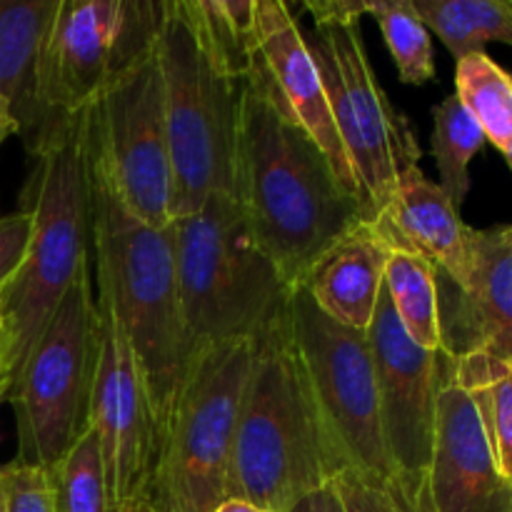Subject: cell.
<instances>
[{
  "instance_id": "1",
  "label": "cell",
  "mask_w": 512,
  "mask_h": 512,
  "mask_svg": "<svg viewBox=\"0 0 512 512\" xmlns=\"http://www.w3.org/2000/svg\"><path fill=\"white\" fill-rule=\"evenodd\" d=\"M230 195L250 238L290 288L365 220L323 150L278 103L260 60L240 85Z\"/></svg>"
},
{
  "instance_id": "2",
  "label": "cell",
  "mask_w": 512,
  "mask_h": 512,
  "mask_svg": "<svg viewBox=\"0 0 512 512\" xmlns=\"http://www.w3.org/2000/svg\"><path fill=\"white\" fill-rule=\"evenodd\" d=\"M335 478L313 390L290 325V303L253 338L240 403L228 500L290 512Z\"/></svg>"
},
{
  "instance_id": "3",
  "label": "cell",
  "mask_w": 512,
  "mask_h": 512,
  "mask_svg": "<svg viewBox=\"0 0 512 512\" xmlns=\"http://www.w3.org/2000/svg\"><path fill=\"white\" fill-rule=\"evenodd\" d=\"M88 125L90 108L68 115L30 155L35 163L20 208L30 215L28 250L18 273L0 290L10 388L50 315L90 265Z\"/></svg>"
},
{
  "instance_id": "4",
  "label": "cell",
  "mask_w": 512,
  "mask_h": 512,
  "mask_svg": "<svg viewBox=\"0 0 512 512\" xmlns=\"http://www.w3.org/2000/svg\"><path fill=\"white\" fill-rule=\"evenodd\" d=\"M90 268L98 308L108 310L128 338L153 400L165 418L180 373V305L173 233L153 228L125 205L95 155L88 125Z\"/></svg>"
},
{
  "instance_id": "5",
  "label": "cell",
  "mask_w": 512,
  "mask_h": 512,
  "mask_svg": "<svg viewBox=\"0 0 512 512\" xmlns=\"http://www.w3.org/2000/svg\"><path fill=\"white\" fill-rule=\"evenodd\" d=\"M180 305V368L205 348L253 340L290 303L275 265L250 238L230 193L170 223ZM180 375V373H178Z\"/></svg>"
},
{
  "instance_id": "6",
  "label": "cell",
  "mask_w": 512,
  "mask_h": 512,
  "mask_svg": "<svg viewBox=\"0 0 512 512\" xmlns=\"http://www.w3.org/2000/svg\"><path fill=\"white\" fill-rule=\"evenodd\" d=\"M253 365V340L205 348L180 368L160 423L148 490L155 512H215L228 500L240 403Z\"/></svg>"
},
{
  "instance_id": "7",
  "label": "cell",
  "mask_w": 512,
  "mask_h": 512,
  "mask_svg": "<svg viewBox=\"0 0 512 512\" xmlns=\"http://www.w3.org/2000/svg\"><path fill=\"white\" fill-rule=\"evenodd\" d=\"M155 53L163 78L175 220L198 210L210 195L230 193L243 83L213 63L183 0H165Z\"/></svg>"
},
{
  "instance_id": "8",
  "label": "cell",
  "mask_w": 512,
  "mask_h": 512,
  "mask_svg": "<svg viewBox=\"0 0 512 512\" xmlns=\"http://www.w3.org/2000/svg\"><path fill=\"white\" fill-rule=\"evenodd\" d=\"M100 355L93 268L85 265L50 315L8 398L18 425L15 463L50 470L90 428Z\"/></svg>"
},
{
  "instance_id": "9",
  "label": "cell",
  "mask_w": 512,
  "mask_h": 512,
  "mask_svg": "<svg viewBox=\"0 0 512 512\" xmlns=\"http://www.w3.org/2000/svg\"><path fill=\"white\" fill-rule=\"evenodd\" d=\"M290 325L313 390L335 475L350 470L398 488L380 425V395L368 330L335 323L305 288L290 293Z\"/></svg>"
},
{
  "instance_id": "10",
  "label": "cell",
  "mask_w": 512,
  "mask_h": 512,
  "mask_svg": "<svg viewBox=\"0 0 512 512\" xmlns=\"http://www.w3.org/2000/svg\"><path fill=\"white\" fill-rule=\"evenodd\" d=\"M305 40L323 73L330 113L358 183L363 218L373 223L393 198L400 175L418 165V135L380 88L360 23L318 28Z\"/></svg>"
},
{
  "instance_id": "11",
  "label": "cell",
  "mask_w": 512,
  "mask_h": 512,
  "mask_svg": "<svg viewBox=\"0 0 512 512\" xmlns=\"http://www.w3.org/2000/svg\"><path fill=\"white\" fill-rule=\"evenodd\" d=\"M163 3L153 0H60L43 63V133L90 108L158 48Z\"/></svg>"
},
{
  "instance_id": "12",
  "label": "cell",
  "mask_w": 512,
  "mask_h": 512,
  "mask_svg": "<svg viewBox=\"0 0 512 512\" xmlns=\"http://www.w3.org/2000/svg\"><path fill=\"white\" fill-rule=\"evenodd\" d=\"M90 143L125 205L153 228H168L175 188L158 53L90 105Z\"/></svg>"
},
{
  "instance_id": "13",
  "label": "cell",
  "mask_w": 512,
  "mask_h": 512,
  "mask_svg": "<svg viewBox=\"0 0 512 512\" xmlns=\"http://www.w3.org/2000/svg\"><path fill=\"white\" fill-rule=\"evenodd\" d=\"M368 338L378 375L380 425L398 488L415 512H435L428 473L445 355L440 350L420 348L408 338L385 285Z\"/></svg>"
},
{
  "instance_id": "14",
  "label": "cell",
  "mask_w": 512,
  "mask_h": 512,
  "mask_svg": "<svg viewBox=\"0 0 512 512\" xmlns=\"http://www.w3.org/2000/svg\"><path fill=\"white\" fill-rule=\"evenodd\" d=\"M100 313V355L90 425L100 440L113 512L148 503L158 455V418L143 368L108 310Z\"/></svg>"
},
{
  "instance_id": "15",
  "label": "cell",
  "mask_w": 512,
  "mask_h": 512,
  "mask_svg": "<svg viewBox=\"0 0 512 512\" xmlns=\"http://www.w3.org/2000/svg\"><path fill=\"white\" fill-rule=\"evenodd\" d=\"M440 353L512 360V223L473 230L463 288L438 273Z\"/></svg>"
},
{
  "instance_id": "16",
  "label": "cell",
  "mask_w": 512,
  "mask_h": 512,
  "mask_svg": "<svg viewBox=\"0 0 512 512\" xmlns=\"http://www.w3.org/2000/svg\"><path fill=\"white\" fill-rule=\"evenodd\" d=\"M435 512H512V485L500 475L483 420L445 358L435 410V443L428 473Z\"/></svg>"
},
{
  "instance_id": "17",
  "label": "cell",
  "mask_w": 512,
  "mask_h": 512,
  "mask_svg": "<svg viewBox=\"0 0 512 512\" xmlns=\"http://www.w3.org/2000/svg\"><path fill=\"white\" fill-rule=\"evenodd\" d=\"M255 40H258L260 63L268 73L278 103L315 140V145L333 165L340 183L360 200L353 168L330 113L323 73L288 3L255 0Z\"/></svg>"
},
{
  "instance_id": "18",
  "label": "cell",
  "mask_w": 512,
  "mask_h": 512,
  "mask_svg": "<svg viewBox=\"0 0 512 512\" xmlns=\"http://www.w3.org/2000/svg\"><path fill=\"white\" fill-rule=\"evenodd\" d=\"M373 225L388 248L415 250L453 285L468 283L473 228L463 223L453 200L428 180L420 165L400 175L393 198Z\"/></svg>"
},
{
  "instance_id": "19",
  "label": "cell",
  "mask_w": 512,
  "mask_h": 512,
  "mask_svg": "<svg viewBox=\"0 0 512 512\" xmlns=\"http://www.w3.org/2000/svg\"><path fill=\"white\" fill-rule=\"evenodd\" d=\"M390 248L373 223H358L330 245L298 288L335 323L368 330L385 285Z\"/></svg>"
},
{
  "instance_id": "20",
  "label": "cell",
  "mask_w": 512,
  "mask_h": 512,
  "mask_svg": "<svg viewBox=\"0 0 512 512\" xmlns=\"http://www.w3.org/2000/svg\"><path fill=\"white\" fill-rule=\"evenodd\" d=\"M60 0H0V98L28 153L43 133V63Z\"/></svg>"
},
{
  "instance_id": "21",
  "label": "cell",
  "mask_w": 512,
  "mask_h": 512,
  "mask_svg": "<svg viewBox=\"0 0 512 512\" xmlns=\"http://www.w3.org/2000/svg\"><path fill=\"white\" fill-rule=\"evenodd\" d=\"M448 363L478 408L500 475L512 485V360L473 353Z\"/></svg>"
},
{
  "instance_id": "22",
  "label": "cell",
  "mask_w": 512,
  "mask_h": 512,
  "mask_svg": "<svg viewBox=\"0 0 512 512\" xmlns=\"http://www.w3.org/2000/svg\"><path fill=\"white\" fill-rule=\"evenodd\" d=\"M183 5L213 63L243 83L260 60L255 0H183Z\"/></svg>"
},
{
  "instance_id": "23",
  "label": "cell",
  "mask_w": 512,
  "mask_h": 512,
  "mask_svg": "<svg viewBox=\"0 0 512 512\" xmlns=\"http://www.w3.org/2000/svg\"><path fill=\"white\" fill-rule=\"evenodd\" d=\"M413 5L455 60L485 53L488 43L512 48V0H413Z\"/></svg>"
},
{
  "instance_id": "24",
  "label": "cell",
  "mask_w": 512,
  "mask_h": 512,
  "mask_svg": "<svg viewBox=\"0 0 512 512\" xmlns=\"http://www.w3.org/2000/svg\"><path fill=\"white\" fill-rule=\"evenodd\" d=\"M385 290L408 338L425 350H440V295L435 265L415 250L390 248Z\"/></svg>"
},
{
  "instance_id": "25",
  "label": "cell",
  "mask_w": 512,
  "mask_h": 512,
  "mask_svg": "<svg viewBox=\"0 0 512 512\" xmlns=\"http://www.w3.org/2000/svg\"><path fill=\"white\" fill-rule=\"evenodd\" d=\"M455 88L485 140L503 153L512 143V75L488 53H473L458 60Z\"/></svg>"
},
{
  "instance_id": "26",
  "label": "cell",
  "mask_w": 512,
  "mask_h": 512,
  "mask_svg": "<svg viewBox=\"0 0 512 512\" xmlns=\"http://www.w3.org/2000/svg\"><path fill=\"white\" fill-rule=\"evenodd\" d=\"M433 120V155L440 173L438 185L460 210L470 193V160L483 150L488 140L458 95H448L433 110Z\"/></svg>"
},
{
  "instance_id": "27",
  "label": "cell",
  "mask_w": 512,
  "mask_h": 512,
  "mask_svg": "<svg viewBox=\"0 0 512 512\" xmlns=\"http://www.w3.org/2000/svg\"><path fill=\"white\" fill-rule=\"evenodd\" d=\"M55 512H113L103 450L93 425L48 470Z\"/></svg>"
},
{
  "instance_id": "28",
  "label": "cell",
  "mask_w": 512,
  "mask_h": 512,
  "mask_svg": "<svg viewBox=\"0 0 512 512\" xmlns=\"http://www.w3.org/2000/svg\"><path fill=\"white\" fill-rule=\"evenodd\" d=\"M370 15L380 23L400 80L408 85L430 83L435 78L433 43L413 0H370Z\"/></svg>"
},
{
  "instance_id": "29",
  "label": "cell",
  "mask_w": 512,
  "mask_h": 512,
  "mask_svg": "<svg viewBox=\"0 0 512 512\" xmlns=\"http://www.w3.org/2000/svg\"><path fill=\"white\" fill-rule=\"evenodd\" d=\"M5 512H55L48 470L35 465H3Z\"/></svg>"
},
{
  "instance_id": "30",
  "label": "cell",
  "mask_w": 512,
  "mask_h": 512,
  "mask_svg": "<svg viewBox=\"0 0 512 512\" xmlns=\"http://www.w3.org/2000/svg\"><path fill=\"white\" fill-rule=\"evenodd\" d=\"M333 485L343 500L345 512H415L400 488L378 485L350 470L335 475Z\"/></svg>"
},
{
  "instance_id": "31",
  "label": "cell",
  "mask_w": 512,
  "mask_h": 512,
  "mask_svg": "<svg viewBox=\"0 0 512 512\" xmlns=\"http://www.w3.org/2000/svg\"><path fill=\"white\" fill-rule=\"evenodd\" d=\"M30 240V215L18 210L13 215L0 218V290L8 285V280L18 273L23 265L25 250Z\"/></svg>"
},
{
  "instance_id": "32",
  "label": "cell",
  "mask_w": 512,
  "mask_h": 512,
  "mask_svg": "<svg viewBox=\"0 0 512 512\" xmlns=\"http://www.w3.org/2000/svg\"><path fill=\"white\" fill-rule=\"evenodd\" d=\"M305 8L318 28L360 23V15L370 13V0H305Z\"/></svg>"
},
{
  "instance_id": "33",
  "label": "cell",
  "mask_w": 512,
  "mask_h": 512,
  "mask_svg": "<svg viewBox=\"0 0 512 512\" xmlns=\"http://www.w3.org/2000/svg\"><path fill=\"white\" fill-rule=\"evenodd\" d=\"M290 512H345L343 500H340L338 490H335L333 480L328 485H323L320 490L310 493L308 498L300 500Z\"/></svg>"
},
{
  "instance_id": "34",
  "label": "cell",
  "mask_w": 512,
  "mask_h": 512,
  "mask_svg": "<svg viewBox=\"0 0 512 512\" xmlns=\"http://www.w3.org/2000/svg\"><path fill=\"white\" fill-rule=\"evenodd\" d=\"M10 390V370H8V350H5V335L0 330V400L8 398Z\"/></svg>"
},
{
  "instance_id": "35",
  "label": "cell",
  "mask_w": 512,
  "mask_h": 512,
  "mask_svg": "<svg viewBox=\"0 0 512 512\" xmlns=\"http://www.w3.org/2000/svg\"><path fill=\"white\" fill-rule=\"evenodd\" d=\"M10 135H18V128H15V120L13 115H10L8 105L0 98V145H3Z\"/></svg>"
},
{
  "instance_id": "36",
  "label": "cell",
  "mask_w": 512,
  "mask_h": 512,
  "mask_svg": "<svg viewBox=\"0 0 512 512\" xmlns=\"http://www.w3.org/2000/svg\"><path fill=\"white\" fill-rule=\"evenodd\" d=\"M215 512H270V510H265V508H258V505L248 503V500L230 498V500H225V503L220 505V508L215 510Z\"/></svg>"
},
{
  "instance_id": "37",
  "label": "cell",
  "mask_w": 512,
  "mask_h": 512,
  "mask_svg": "<svg viewBox=\"0 0 512 512\" xmlns=\"http://www.w3.org/2000/svg\"><path fill=\"white\" fill-rule=\"evenodd\" d=\"M118 512H155L150 508L148 503H135V505H128V508H120Z\"/></svg>"
},
{
  "instance_id": "38",
  "label": "cell",
  "mask_w": 512,
  "mask_h": 512,
  "mask_svg": "<svg viewBox=\"0 0 512 512\" xmlns=\"http://www.w3.org/2000/svg\"><path fill=\"white\" fill-rule=\"evenodd\" d=\"M0 512H5V488H3V465H0Z\"/></svg>"
},
{
  "instance_id": "39",
  "label": "cell",
  "mask_w": 512,
  "mask_h": 512,
  "mask_svg": "<svg viewBox=\"0 0 512 512\" xmlns=\"http://www.w3.org/2000/svg\"><path fill=\"white\" fill-rule=\"evenodd\" d=\"M503 155H505V160H508V165H510V170H512V143L503 150Z\"/></svg>"
}]
</instances>
